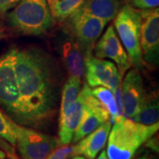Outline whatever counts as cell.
<instances>
[{
  "label": "cell",
  "mask_w": 159,
  "mask_h": 159,
  "mask_svg": "<svg viewBox=\"0 0 159 159\" xmlns=\"http://www.w3.org/2000/svg\"><path fill=\"white\" fill-rule=\"evenodd\" d=\"M84 96L80 89V94L73 105L64 113L59 114L58 120V145H68L73 141L74 132L79 125L83 112Z\"/></svg>",
  "instance_id": "obj_14"
},
{
  "label": "cell",
  "mask_w": 159,
  "mask_h": 159,
  "mask_svg": "<svg viewBox=\"0 0 159 159\" xmlns=\"http://www.w3.org/2000/svg\"><path fill=\"white\" fill-rule=\"evenodd\" d=\"M16 146L22 159H48L58 142L51 135L14 122Z\"/></svg>",
  "instance_id": "obj_5"
},
{
  "label": "cell",
  "mask_w": 159,
  "mask_h": 159,
  "mask_svg": "<svg viewBox=\"0 0 159 159\" xmlns=\"http://www.w3.org/2000/svg\"><path fill=\"white\" fill-rule=\"evenodd\" d=\"M159 124L146 125L130 119L114 123L107 140L109 159H133L142 145L158 131Z\"/></svg>",
  "instance_id": "obj_2"
},
{
  "label": "cell",
  "mask_w": 159,
  "mask_h": 159,
  "mask_svg": "<svg viewBox=\"0 0 159 159\" xmlns=\"http://www.w3.org/2000/svg\"><path fill=\"white\" fill-rule=\"evenodd\" d=\"M20 0H0V14H5L11 9H13Z\"/></svg>",
  "instance_id": "obj_24"
},
{
  "label": "cell",
  "mask_w": 159,
  "mask_h": 159,
  "mask_svg": "<svg viewBox=\"0 0 159 159\" xmlns=\"http://www.w3.org/2000/svg\"><path fill=\"white\" fill-rule=\"evenodd\" d=\"M131 4L141 10L153 9L158 7L159 0H134Z\"/></svg>",
  "instance_id": "obj_23"
},
{
  "label": "cell",
  "mask_w": 159,
  "mask_h": 159,
  "mask_svg": "<svg viewBox=\"0 0 159 159\" xmlns=\"http://www.w3.org/2000/svg\"><path fill=\"white\" fill-rule=\"evenodd\" d=\"M62 55L69 75L81 79L85 73L86 56L78 42L66 41L62 45Z\"/></svg>",
  "instance_id": "obj_15"
},
{
  "label": "cell",
  "mask_w": 159,
  "mask_h": 159,
  "mask_svg": "<svg viewBox=\"0 0 159 159\" xmlns=\"http://www.w3.org/2000/svg\"><path fill=\"white\" fill-rule=\"evenodd\" d=\"M97 159H109L108 157H107V154H106V150L105 149H102L99 157Z\"/></svg>",
  "instance_id": "obj_25"
},
{
  "label": "cell",
  "mask_w": 159,
  "mask_h": 159,
  "mask_svg": "<svg viewBox=\"0 0 159 159\" xmlns=\"http://www.w3.org/2000/svg\"><path fill=\"white\" fill-rule=\"evenodd\" d=\"M125 119H133L140 111L146 97L143 80L137 68L127 71L121 83Z\"/></svg>",
  "instance_id": "obj_12"
},
{
  "label": "cell",
  "mask_w": 159,
  "mask_h": 159,
  "mask_svg": "<svg viewBox=\"0 0 159 159\" xmlns=\"http://www.w3.org/2000/svg\"><path fill=\"white\" fill-rule=\"evenodd\" d=\"M81 89V79L70 76L64 85L59 114L64 113L75 102Z\"/></svg>",
  "instance_id": "obj_19"
},
{
  "label": "cell",
  "mask_w": 159,
  "mask_h": 159,
  "mask_svg": "<svg viewBox=\"0 0 159 159\" xmlns=\"http://www.w3.org/2000/svg\"><path fill=\"white\" fill-rule=\"evenodd\" d=\"M124 1H125V2H127V3H132L134 0H124Z\"/></svg>",
  "instance_id": "obj_31"
},
{
  "label": "cell",
  "mask_w": 159,
  "mask_h": 159,
  "mask_svg": "<svg viewBox=\"0 0 159 159\" xmlns=\"http://www.w3.org/2000/svg\"><path fill=\"white\" fill-rule=\"evenodd\" d=\"M95 57L110 58L117 66L121 75L130 69L132 63L124 46L122 45L113 25L109 26L94 46Z\"/></svg>",
  "instance_id": "obj_11"
},
{
  "label": "cell",
  "mask_w": 159,
  "mask_h": 159,
  "mask_svg": "<svg viewBox=\"0 0 159 159\" xmlns=\"http://www.w3.org/2000/svg\"><path fill=\"white\" fill-rule=\"evenodd\" d=\"M13 68L20 99L18 124L42 127L53 116L56 102V80L51 58L34 47L15 48Z\"/></svg>",
  "instance_id": "obj_1"
},
{
  "label": "cell",
  "mask_w": 159,
  "mask_h": 159,
  "mask_svg": "<svg viewBox=\"0 0 159 159\" xmlns=\"http://www.w3.org/2000/svg\"><path fill=\"white\" fill-rule=\"evenodd\" d=\"M6 154L2 150L0 149V159H6Z\"/></svg>",
  "instance_id": "obj_29"
},
{
  "label": "cell",
  "mask_w": 159,
  "mask_h": 159,
  "mask_svg": "<svg viewBox=\"0 0 159 159\" xmlns=\"http://www.w3.org/2000/svg\"><path fill=\"white\" fill-rule=\"evenodd\" d=\"M7 155H8V157H10V159H19L17 157L13 154L12 150L8 148H7Z\"/></svg>",
  "instance_id": "obj_27"
},
{
  "label": "cell",
  "mask_w": 159,
  "mask_h": 159,
  "mask_svg": "<svg viewBox=\"0 0 159 159\" xmlns=\"http://www.w3.org/2000/svg\"><path fill=\"white\" fill-rule=\"evenodd\" d=\"M14 52L11 48L0 57V105L15 123L20 119V99L14 83Z\"/></svg>",
  "instance_id": "obj_6"
},
{
  "label": "cell",
  "mask_w": 159,
  "mask_h": 159,
  "mask_svg": "<svg viewBox=\"0 0 159 159\" xmlns=\"http://www.w3.org/2000/svg\"><path fill=\"white\" fill-rule=\"evenodd\" d=\"M70 159H86L85 157H81V156H74V157H72V158Z\"/></svg>",
  "instance_id": "obj_30"
},
{
  "label": "cell",
  "mask_w": 159,
  "mask_h": 159,
  "mask_svg": "<svg viewBox=\"0 0 159 159\" xmlns=\"http://www.w3.org/2000/svg\"><path fill=\"white\" fill-rule=\"evenodd\" d=\"M92 94L95 96L99 102L106 108L110 114V121L111 124L119 122L118 111L116 106V102L112 90L103 87H97L94 89H91Z\"/></svg>",
  "instance_id": "obj_20"
},
{
  "label": "cell",
  "mask_w": 159,
  "mask_h": 159,
  "mask_svg": "<svg viewBox=\"0 0 159 159\" xmlns=\"http://www.w3.org/2000/svg\"><path fill=\"white\" fill-rule=\"evenodd\" d=\"M5 35V32H4V27H3V24L0 20V40L2 39Z\"/></svg>",
  "instance_id": "obj_28"
},
{
  "label": "cell",
  "mask_w": 159,
  "mask_h": 159,
  "mask_svg": "<svg viewBox=\"0 0 159 159\" xmlns=\"http://www.w3.org/2000/svg\"><path fill=\"white\" fill-rule=\"evenodd\" d=\"M11 29L26 35H41L53 24L47 0H20L6 16Z\"/></svg>",
  "instance_id": "obj_3"
},
{
  "label": "cell",
  "mask_w": 159,
  "mask_h": 159,
  "mask_svg": "<svg viewBox=\"0 0 159 159\" xmlns=\"http://www.w3.org/2000/svg\"><path fill=\"white\" fill-rule=\"evenodd\" d=\"M52 18L63 21L79 8L84 0H47Z\"/></svg>",
  "instance_id": "obj_18"
},
{
  "label": "cell",
  "mask_w": 159,
  "mask_h": 159,
  "mask_svg": "<svg viewBox=\"0 0 159 159\" xmlns=\"http://www.w3.org/2000/svg\"><path fill=\"white\" fill-rule=\"evenodd\" d=\"M73 154V146L62 145L60 148H57L48 159H67L69 157H72Z\"/></svg>",
  "instance_id": "obj_22"
},
{
  "label": "cell",
  "mask_w": 159,
  "mask_h": 159,
  "mask_svg": "<svg viewBox=\"0 0 159 159\" xmlns=\"http://www.w3.org/2000/svg\"><path fill=\"white\" fill-rule=\"evenodd\" d=\"M114 27L132 65L138 70L143 68L144 61L140 43L141 11L129 5L123 6L114 18Z\"/></svg>",
  "instance_id": "obj_4"
},
{
  "label": "cell",
  "mask_w": 159,
  "mask_h": 159,
  "mask_svg": "<svg viewBox=\"0 0 159 159\" xmlns=\"http://www.w3.org/2000/svg\"><path fill=\"white\" fill-rule=\"evenodd\" d=\"M85 77L90 88L103 87L114 90L121 84L122 75L113 62L89 55L85 60Z\"/></svg>",
  "instance_id": "obj_10"
},
{
  "label": "cell",
  "mask_w": 159,
  "mask_h": 159,
  "mask_svg": "<svg viewBox=\"0 0 159 159\" xmlns=\"http://www.w3.org/2000/svg\"><path fill=\"white\" fill-rule=\"evenodd\" d=\"M141 11L140 43L143 61L157 66L159 60V10L145 9Z\"/></svg>",
  "instance_id": "obj_9"
},
{
  "label": "cell",
  "mask_w": 159,
  "mask_h": 159,
  "mask_svg": "<svg viewBox=\"0 0 159 159\" xmlns=\"http://www.w3.org/2000/svg\"><path fill=\"white\" fill-rule=\"evenodd\" d=\"M67 19L70 30L81 47L86 57L92 55L94 46L107 22L78 10L72 13Z\"/></svg>",
  "instance_id": "obj_7"
},
{
  "label": "cell",
  "mask_w": 159,
  "mask_h": 159,
  "mask_svg": "<svg viewBox=\"0 0 159 159\" xmlns=\"http://www.w3.org/2000/svg\"><path fill=\"white\" fill-rule=\"evenodd\" d=\"M0 139L9 142L14 146L16 144V137L14 132V121L11 120L0 111Z\"/></svg>",
  "instance_id": "obj_21"
},
{
  "label": "cell",
  "mask_w": 159,
  "mask_h": 159,
  "mask_svg": "<svg viewBox=\"0 0 159 159\" xmlns=\"http://www.w3.org/2000/svg\"><path fill=\"white\" fill-rule=\"evenodd\" d=\"M119 9V0H84L77 10L108 23L114 20Z\"/></svg>",
  "instance_id": "obj_16"
},
{
  "label": "cell",
  "mask_w": 159,
  "mask_h": 159,
  "mask_svg": "<svg viewBox=\"0 0 159 159\" xmlns=\"http://www.w3.org/2000/svg\"><path fill=\"white\" fill-rule=\"evenodd\" d=\"M159 106L158 99L155 94L146 95L145 100L138 113L131 119L143 125H151L158 123Z\"/></svg>",
  "instance_id": "obj_17"
},
{
  "label": "cell",
  "mask_w": 159,
  "mask_h": 159,
  "mask_svg": "<svg viewBox=\"0 0 159 159\" xmlns=\"http://www.w3.org/2000/svg\"><path fill=\"white\" fill-rule=\"evenodd\" d=\"M81 90L84 96L83 112L79 125L74 132L72 141L74 143H76L87 134H90L91 132L110 120L108 111L92 94L90 87L87 83H84Z\"/></svg>",
  "instance_id": "obj_8"
},
{
  "label": "cell",
  "mask_w": 159,
  "mask_h": 159,
  "mask_svg": "<svg viewBox=\"0 0 159 159\" xmlns=\"http://www.w3.org/2000/svg\"><path fill=\"white\" fill-rule=\"evenodd\" d=\"M111 128V123L109 120L80 139L73 146L72 157L81 156L86 159L96 158L99 152L106 145Z\"/></svg>",
  "instance_id": "obj_13"
},
{
  "label": "cell",
  "mask_w": 159,
  "mask_h": 159,
  "mask_svg": "<svg viewBox=\"0 0 159 159\" xmlns=\"http://www.w3.org/2000/svg\"><path fill=\"white\" fill-rule=\"evenodd\" d=\"M135 159H156L155 158V157H153L152 155H149V154H144V155H142L141 157H137Z\"/></svg>",
  "instance_id": "obj_26"
}]
</instances>
